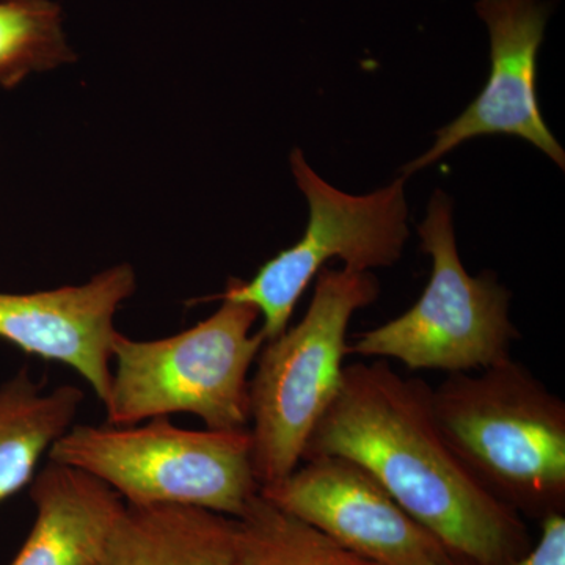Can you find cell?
Returning <instances> with one entry per match:
<instances>
[{"label":"cell","instance_id":"cell-1","mask_svg":"<svg viewBox=\"0 0 565 565\" xmlns=\"http://www.w3.org/2000/svg\"><path fill=\"white\" fill-rule=\"evenodd\" d=\"M363 467L415 522L473 565H509L533 546L525 520L494 498L445 440L430 386L384 362L344 366L340 390L303 460Z\"/></svg>","mask_w":565,"mask_h":565},{"label":"cell","instance_id":"cell-2","mask_svg":"<svg viewBox=\"0 0 565 565\" xmlns=\"http://www.w3.org/2000/svg\"><path fill=\"white\" fill-rule=\"evenodd\" d=\"M435 422L470 473L516 514L565 511V404L508 359L430 386Z\"/></svg>","mask_w":565,"mask_h":565},{"label":"cell","instance_id":"cell-3","mask_svg":"<svg viewBox=\"0 0 565 565\" xmlns=\"http://www.w3.org/2000/svg\"><path fill=\"white\" fill-rule=\"evenodd\" d=\"M379 296L371 273L323 267L299 323L266 341L248 382L252 460L259 490L288 478L343 379L348 329Z\"/></svg>","mask_w":565,"mask_h":565},{"label":"cell","instance_id":"cell-4","mask_svg":"<svg viewBox=\"0 0 565 565\" xmlns=\"http://www.w3.org/2000/svg\"><path fill=\"white\" fill-rule=\"evenodd\" d=\"M47 457L99 479L128 505H189L241 519L259 494L250 429H182L169 418L73 424Z\"/></svg>","mask_w":565,"mask_h":565},{"label":"cell","instance_id":"cell-5","mask_svg":"<svg viewBox=\"0 0 565 565\" xmlns=\"http://www.w3.org/2000/svg\"><path fill=\"white\" fill-rule=\"evenodd\" d=\"M259 313L250 303L222 300L210 318L159 340L118 333L111 348L107 424L134 426L174 414L202 419L206 429H250L248 374L262 351L252 333Z\"/></svg>","mask_w":565,"mask_h":565},{"label":"cell","instance_id":"cell-6","mask_svg":"<svg viewBox=\"0 0 565 565\" xmlns=\"http://www.w3.org/2000/svg\"><path fill=\"white\" fill-rule=\"evenodd\" d=\"M451 200L437 191L418 226L433 273L418 302L399 318L360 334L349 352L404 363L412 371L471 373L511 359L519 338L511 292L493 274L471 277L457 250Z\"/></svg>","mask_w":565,"mask_h":565},{"label":"cell","instance_id":"cell-7","mask_svg":"<svg viewBox=\"0 0 565 565\" xmlns=\"http://www.w3.org/2000/svg\"><path fill=\"white\" fill-rule=\"evenodd\" d=\"M291 169L307 199L310 215L303 236L259 267L252 280L230 278L225 291L210 300L250 303L263 318L264 340L280 337L311 280L330 259L352 273H370L399 262L408 237L404 181L370 195H349L332 188L296 148Z\"/></svg>","mask_w":565,"mask_h":565},{"label":"cell","instance_id":"cell-8","mask_svg":"<svg viewBox=\"0 0 565 565\" xmlns=\"http://www.w3.org/2000/svg\"><path fill=\"white\" fill-rule=\"evenodd\" d=\"M259 494L379 565H435L452 553L363 467L344 457L303 460L288 478Z\"/></svg>","mask_w":565,"mask_h":565},{"label":"cell","instance_id":"cell-9","mask_svg":"<svg viewBox=\"0 0 565 565\" xmlns=\"http://www.w3.org/2000/svg\"><path fill=\"white\" fill-rule=\"evenodd\" d=\"M476 10L490 33L489 81L460 117L437 131L434 147L404 167V178L437 162L463 141L494 134L530 141L561 169L565 167L563 147L542 117L535 87L548 10L539 0H479Z\"/></svg>","mask_w":565,"mask_h":565},{"label":"cell","instance_id":"cell-10","mask_svg":"<svg viewBox=\"0 0 565 565\" xmlns=\"http://www.w3.org/2000/svg\"><path fill=\"white\" fill-rule=\"evenodd\" d=\"M136 286L132 267L118 264L84 285L0 292V340L76 371L104 404L111 385V348L120 333L115 315Z\"/></svg>","mask_w":565,"mask_h":565},{"label":"cell","instance_id":"cell-11","mask_svg":"<svg viewBox=\"0 0 565 565\" xmlns=\"http://www.w3.org/2000/svg\"><path fill=\"white\" fill-rule=\"evenodd\" d=\"M35 522L10 565H96L126 503L99 479L47 462L31 484Z\"/></svg>","mask_w":565,"mask_h":565},{"label":"cell","instance_id":"cell-12","mask_svg":"<svg viewBox=\"0 0 565 565\" xmlns=\"http://www.w3.org/2000/svg\"><path fill=\"white\" fill-rule=\"evenodd\" d=\"M236 522L189 505H128L96 565H234Z\"/></svg>","mask_w":565,"mask_h":565},{"label":"cell","instance_id":"cell-13","mask_svg":"<svg viewBox=\"0 0 565 565\" xmlns=\"http://www.w3.org/2000/svg\"><path fill=\"white\" fill-rule=\"evenodd\" d=\"M84 401L76 385L46 392L28 367L0 384V504L32 484L41 459L68 433Z\"/></svg>","mask_w":565,"mask_h":565},{"label":"cell","instance_id":"cell-14","mask_svg":"<svg viewBox=\"0 0 565 565\" xmlns=\"http://www.w3.org/2000/svg\"><path fill=\"white\" fill-rule=\"evenodd\" d=\"M234 522V565H379L275 508L262 494Z\"/></svg>","mask_w":565,"mask_h":565},{"label":"cell","instance_id":"cell-15","mask_svg":"<svg viewBox=\"0 0 565 565\" xmlns=\"http://www.w3.org/2000/svg\"><path fill=\"white\" fill-rule=\"evenodd\" d=\"M74 61L51 0H0V85L17 87L29 74Z\"/></svg>","mask_w":565,"mask_h":565},{"label":"cell","instance_id":"cell-16","mask_svg":"<svg viewBox=\"0 0 565 565\" xmlns=\"http://www.w3.org/2000/svg\"><path fill=\"white\" fill-rule=\"evenodd\" d=\"M509 565H565V515L542 519L537 544Z\"/></svg>","mask_w":565,"mask_h":565},{"label":"cell","instance_id":"cell-17","mask_svg":"<svg viewBox=\"0 0 565 565\" xmlns=\"http://www.w3.org/2000/svg\"><path fill=\"white\" fill-rule=\"evenodd\" d=\"M435 565H473L471 563H468L467 559H463L462 556H457L455 553H449L448 556L445 557V559H441L440 563H437Z\"/></svg>","mask_w":565,"mask_h":565}]
</instances>
